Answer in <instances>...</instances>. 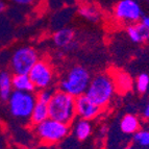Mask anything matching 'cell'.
I'll use <instances>...</instances> for the list:
<instances>
[{"instance_id": "7", "label": "cell", "mask_w": 149, "mask_h": 149, "mask_svg": "<svg viewBox=\"0 0 149 149\" xmlns=\"http://www.w3.org/2000/svg\"><path fill=\"white\" fill-rule=\"evenodd\" d=\"M28 76L38 90H43L50 87L53 80L52 68L46 61L39 60L30 69Z\"/></svg>"}, {"instance_id": "6", "label": "cell", "mask_w": 149, "mask_h": 149, "mask_svg": "<svg viewBox=\"0 0 149 149\" xmlns=\"http://www.w3.org/2000/svg\"><path fill=\"white\" fill-rule=\"evenodd\" d=\"M39 61L37 51L31 47H22L14 52L10 68L14 74H28L33 65Z\"/></svg>"}, {"instance_id": "22", "label": "cell", "mask_w": 149, "mask_h": 149, "mask_svg": "<svg viewBox=\"0 0 149 149\" xmlns=\"http://www.w3.org/2000/svg\"><path fill=\"white\" fill-rule=\"evenodd\" d=\"M12 1L18 3V4H29L33 0H12Z\"/></svg>"}, {"instance_id": "26", "label": "cell", "mask_w": 149, "mask_h": 149, "mask_svg": "<svg viewBox=\"0 0 149 149\" xmlns=\"http://www.w3.org/2000/svg\"><path fill=\"white\" fill-rule=\"evenodd\" d=\"M125 149H134V148L132 146H128V147H126Z\"/></svg>"}, {"instance_id": "12", "label": "cell", "mask_w": 149, "mask_h": 149, "mask_svg": "<svg viewBox=\"0 0 149 149\" xmlns=\"http://www.w3.org/2000/svg\"><path fill=\"white\" fill-rule=\"evenodd\" d=\"M49 118V111H48V104H44L41 102H38L35 104L30 115L29 121L33 126L40 124L43 121Z\"/></svg>"}, {"instance_id": "8", "label": "cell", "mask_w": 149, "mask_h": 149, "mask_svg": "<svg viewBox=\"0 0 149 149\" xmlns=\"http://www.w3.org/2000/svg\"><path fill=\"white\" fill-rule=\"evenodd\" d=\"M115 16L125 22H137L142 17V10L134 0H121L115 6Z\"/></svg>"}, {"instance_id": "5", "label": "cell", "mask_w": 149, "mask_h": 149, "mask_svg": "<svg viewBox=\"0 0 149 149\" xmlns=\"http://www.w3.org/2000/svg\"><path fill=\"white\" fill-rule=\"evenodd\" d=\"M37 103L36 95L30 92L14 91L8 98V107L10 114L15 118L29 120L35 104Z\"/></svg>"}, {"instance_id": "24", "label": "cell", "mask_w": 149, "mask_h": 149, "mask_svg": "<svg viewBox=\"0 0 149 149\" xmlns=\"http://www.w3.org/2000/svg\"><path fill=\"white\" fill-rule=\"evenodd\" d=\"M142 23L146 26V27L149 28V17H144L143 19H142Z\"/></svg>"}, {"instance_id": "10", "label": "cell", "mask_w": 149, "mask_h": 149, "mask_svg": "<svg viewBox=\"0 0 149 149\" xmlns=\"http://www.w3.org/2000/svg\"><path fill=\"white\" fill-rule=\"evenodd\" d=\"M127 35L134 43H144L149 40V28L143 23L130 25L127 27Z\"/></svg>"}, {"instance_id": "25", "label": "cell", "mask_w": 149, "mask_h": 149, "mask_svg": "<svg viewBox=\"0 0 149 149\" xmlns=\"http://www.w3.org/2000/svg\"><path fill=\"white\" fill-rule=\"evenodd\" d=\"M4 8H5V4L2 2V1H0V13L2 12V10H4Z\"/></svg>"}, {"instance_id": "21", "label": "cell", "mask_w": 149, "mask_h": 149, "mask_svg": "<svg viewBox=\"0 0 149 149\" xmlns=\"http://www.w3.org/2000/svg\"><path fill=\"white\" fill-rule=\"evenodd\" d=\"M149 87V76L145 73H142L137 78V89L140 93H145Z\"/></svg>"}, {"instance_id": "23", "label": "cell", "mask_w": 149, "mask_h": 149, "mask_svg": "<svg viewBox=\"0 0 149 149\" xmlns=\"http://www.w3.org/2000/svg\"><path fill=\"white\" fill-rule=\"evenodd\" d=\"M143 116H144V118H146V119H149V103L146 105V107H145L144 112H143Z\"/></svg>"}, {"instance_id": "15", "label": "cell", "mask_w": 149, "mask_h": 149, "mask_svg": "<svg viewBox=\"0 0 149 149\" xmlns=\"http://www.w3.org/2000/svg\"><path fill=\"white\" fill-rule=\"evenodd\" d=\"M120 128L126 134H136L140 128L139 119L134 115H126L122 118L121 123H120Z\"/></svg>"}, {"instance_id": "18", "label": "cell", "mask_w": 149, "mask_h": 149, "mask_svg": "<svg viewBox=\"0 0 149 149\" xmlns=\"http://www.w3.org/2000/svg\"><path fill=\"white\" fill-rule=\"evenodd\" d=\"M78 13L81 17L86 18L87 20L92 21V22H97L100 18L99 12L92 5H84L78 10Z\"/></svg>"}, {"instance_id": "14", "label": "cell", "mask_w": 149, "mask_h": 149, "mask_svg": "<svg viewBox=\"0 0 149 149\" xmlns=\"http://www.w3.org/2000/svg\"><path fill=\"white\" fill-rule=\"evenodd\" d=\"M73 39L74 31L71 28H62L53 36V42L58 47H68L70 44H72Z\"/></svg>"}, {"instance_id": "16", "label": "cell", "mask_w": 149, "mask_h": 149, "mask_svg": "<svg viewBox=\"0 0 149 149\" xmlns=\"http://www.w3.org/2000/svg\"><path fill=\"white\" fill-rule=\"evenodd\" d=\"M12 75L6 71L0 72V98L3 101H6L12 94Z\"/></svg>"}, {"instance_id": "9", "label": "cell", "mask_w": 149, "mask_h": 149, "mask_svg": "<svg viewBox=\"0 0 149 149\" xmlns=\"http://www.w3.org/2000/svg\"><path fill=\"white\" fill-rule=\"evenodd\" d=\"M101 107L95 104L86 94L75 97V112L81 119L92 120L98 116Z\"/></svg>"}, {"instance_id": "19", "label": "cell", "mask_w": 149, "mask_h": 149, "mask_svg": "<svg viewBox=\"0 0 149 149\" xmlns=\"http://www.w3.org/2000/svg\"><path fill=\"white\" fill-rule=\"evenodd\" d=\"M134 141L140 146L147 147L149 146V132L146 130H138L134 134Z\"/></svg>"}, {"instance_id": "11", "label": "cell", "mask_w": 149, "mask_h": 149, "mask_svg": "<svg viewBox=\"0 0 149 149\" xmlns=\"http://www.w3.org/2000/svg\"><path fill=\"white\" fill-rule=\"evenodd\" d=\"M13 89L23 92H35L36 87L32 84L28 74H14L12 76Z\"/></svg>"}, {"instance_id": "3", "label": "cell", "mask_w": 149, "mask_h": 149, "mask_svg": "<svg viewBox=\"0 0 149 149\" xmlns=\"http://www.w3.org/2000/svg\"><path fill=\"white\" fill-rule=\"evenodd\" d=\"M91 81L90 73L86 68L81 66H75L70 70L61 81V90L73 97L86 94L88 87Z\"/></svg>"}, {"instance_id": "17", "label": "cell", "mask_w": 149, "mask_h": 149, "mask_svg": "<svg viewBox=\"0 0 149 149\" xmlns=\"http://www.w3.org/2000/svg\"><path fill=\"white\" fill-rule=\"evenodd\" d=\"M113 79H114L116 89L119 90L120 92H126V91L132 89V78L126 73L118 72Z\"/></svg>"}, {"instance_id": "13", "label": "cell", "mask_w": 149, "mask_h": 149, "mask_svg": "<svg viewBox=\"0 0 149 149\" xmlns=\"http://www.w3.org/2000/svg\"><path fill=\"white\" fill-rule=\"evenodd\" d=\"M73 134L79 141L87 140L92 134V125L90 123V120L80 118L78 121H76L73 128Z\"/></svg>"}, {"instance_id": "1", "label": "cell", "mask_w": 149, "mask_h": 149, "mask_svg": "<svg viewBox=\"0 0 149 149\" xmlns=\"http://www.w3.org/2000/svg\"><path fill=\"white\" fill-rule=\"evenodd\" d=\"M49 118L56 121L71 124L76 116L75 97L62 90L53 93L52 98L48 103Z\"/></svg>"}, {"instance_id": "20", "label": "cell", "mask_w": 149, "mask_h": 149, "mask_svg": "<svg viewBox=\"0 0 149 149\" xmlns=\"http://www.w3.org/2000/svg\"><path fill=\"white\" fill-rule=\"evenodd\" d=\"M52 95H53L52 90L46 88V89L40 90V92L36 95V98H37L38 102H41V103H44V104H48L50 102V100H51V98H52Z\"/></svg>"}, {"instance_id": "4", "label": "cell", "mask_w": 149, "mask_h": 149, "mask_svg": "<svg viewBox=\"0 0 149 149\" xmlns=\"http://www.w3.org/2000/svg\"><path fill=\"white\" fill-rule=\"evenodd\" d=\"M36 134L46 144H55L64 140L70 132V125L48 118L40 124L36 125Z\"/></svg>"}, {"instance_id": "2", "label": "cell", "mask_w": 149, "mask_h": 149, "mask_svg": "<svg viewBox=\"0 0 149 149\" xmlns=\"http://www.w3.org/2000/svg\"><path fill=\"white\" fill-rule=\"evenodd\" d=\"M115 82L109 74H99L91 79L86 95L99 107H105L115 94Z\"/></svg>"}]
</instances>
